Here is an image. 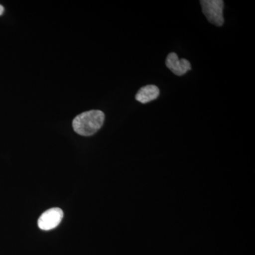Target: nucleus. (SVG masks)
Returning a JSON list of instances; mask_svg holds the SVG:
<instances>
[{"label": "nucleus", "instance_id": "nucleus-2", "mask_svg": "<svg viewBox=\"0 0 255 255\" xmlns=\"http://www.w3.org/2000/svg\"><path fill=\"white\" fill-rule=\"evenodd\" d=\"M200 3L203 13L208 21L215 26H223L224 23V1L222 0H202Z\"/></svg>", "mask_w": 255, "mask_h": 255}, {"label": "nucleus", "instance_id": "nucleus-5", "mask_svg": "<svg viewBox=\"0 0 255 255\" xmlns=\"http://www.w3.org/2000/svg\"><path fill=\"white\" fill-rule=\"evenodd\" d=\"M159 95L158 87L153 85H149L142 87L137 92L135 100L142 104H147L148 102L156 100Z\"/></svg>", "mask_w": 255, "mask_h": 255}, {"label": "nucleus", "instance_id": "nucleus-3", "mask_svg": "<svg viewBox=\"0 0 255 255\" xmlns=\"http://www.w3.org/2000/svg\"><path fill=\"white\" fill-rule=\"evenodd\" d=\"M63 218V212L59 208H52L40 216L38 226L43 231H50L58 227Z\"/></svg>", "mask_w": 255, "mask_h": 255}, {"label": "nucleus", "instance_id": "nucleus-1", "mask_svg": "<svg viewBox=\"0 0 255 255\" xmlns=\"http://www.w3.org/2000/svg\"><path fill=\"white\" fill-rule=\"evenodd\" d=\"M105 119V114L100 110L83 112L73 119L74 130L82 136H91L102 127Z\"/></svg>", "mask_w": 255, "mask_h": 255}, {"label": "nucleus", "instance_id": "nucleus-6", "mask_svg": "<svg viewBox=\"0 0 255 255\" xmlns=\"http://www.w3.org/2000/svg\"><path fill=\"white\" fill-rule=\"evenodd\" d=\"M4 9L2 5L0 4V16L4 13Z\"/></svg>", "mask_w": 255, "mask_h": 255}, {"label": "nucleus", "instance_id": "nucleus-4", "mask_svg": "<svg viewBox=\"0 0 255 255\" xmlns=\"http://www.w3.org/2000/svg\"><path fill=\"white\" fill-rule=\"evenodd\" d=\"M166 66L177 76H182L191 70V63L187 59H179L175 53H170L166 59Z\"/></svg>", "mask_w": 255, "mask_h": 255}]
</instances>
